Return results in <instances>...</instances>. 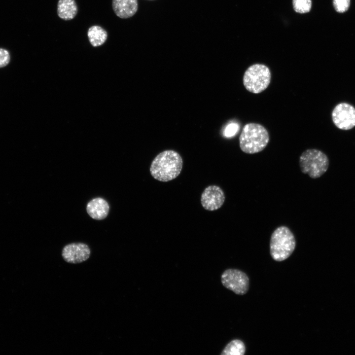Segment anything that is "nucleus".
I'll return each mask as SVG.
<instances>
[{
    "label": "nucleus",
    "instance_id": "f257e3e1",
    "mask_svg": "<svg viewBox=\"0 0 355 355\" xmlns=\"http://www.w3.org/2000/svg\"><path fill=\"white\" fill-rule=\"evenodd\" d=\"M182 166L183 161L180 155L174 150H167L155 157L151 164L150 172L154 179L167 182L178 176Z\"/></svg>",
    "mask_w": 355,
    "mask_h": 355
},
{
    "label": "nucleus",
    "instance_id": "f03ea898",
    "mask_svg": "<svg viewBox=\"0 0 355 355\" xmlns=\"http://www.w3.org/2000/svg\"><path fill=\"white\" fill-rule=\"evenodd\" d=\"M269 141V136L267 129L262 125L255 123L246 124L239 138L241 149L248 154L262 151Z\"/></svg>",
    "mask_w": 355,
    "mask_h": 355
},
{
    "label": "nucleus",
    "instance_id": "7ed1b4c3",
    "mask_svg": "<svg viewBox=\"0 0 355 355\" xmlns=\"http://www.w3.org/2000/svg\"><path fill=\"white\" fill-rule=\"evenodd\" d=\"M296 247L295 236L286 226L277 227L272 233L270 241V253L276 261H282L288 258Z\"/></svg>",
    "mask_w": 355,
    "mask_h": 355
},
{
    "label": "nucleus",
    "instance_id": "20e7f679",
    "mask_svg": "<svg viewBox=\"0 0 355 355\" xmlns=\"http://www.w3.org/2000/svg\"><path fill=\"white\" fill-rule=\"evenodd\" d=\"M329 159L322 151L317 149H308L304 151L299 158L301 172L312 178H317L327 170Z\"/></svg>",
    "mask_w": 355,
    "mask_h": 355
},
{
    "label": "nucleus",
    "instance_id": "39448f33",
    "mask_svg": "<svg viewBox=\"0 0 355 355\" xmlns=\"http://www.w3.org/2000/svg\"><path fill=\"white\" fill-rule=\"evenodd\" d=\"M271 74L269 68L263 64H255L249 67L243 76V84L250 92L258 94L269 86Z\"/></svg>",
    "mask_w": 355,
    "mask_h": 355
},
{
    "label": "nucleus",
    "instance_id": "423d86ee",
    "mask_svg": "<svg viewBox=\"0 0 355 355\" xmlns=\"http://www.w3.org/2000/svg\"><path fill=\"white\" fill-rule=\"evenodd\" d=\"M221 282L226 288L238 295H244L249 287V278L244 272L235 269H227L221 276Z\"/></svg>",
    "mask_w": 355,
    "mask_h": 355
},
{
    "label": "nucleus",
    "instance_id": "0eeeda50",
    "mask_svg": "<svg viewBox=\"0 0 355 355\" xmlns=\"http://www.w3.org/2000/svg\"><path fill=\"white\" fill-rule=\"evenodd\" d=\"M332 119L339 129L348 130L355 126V108L346 103L337 105L332 112Z\"/></svg>",
    "mask_w": 355,
    "mask_h": 355
},
{
    "label": "nucleus",
    "instance_id": "6e6552de",
    "mask_svg": "<svg viewBox=\"0 0 355 355\" xmlns=\"http://www.w3.org/2000/svg\"><path fill=\"white\" fill-rule=\"evenodd\" d=\"M89 247L82 243H74L66 245L62 251L64 260L71 264H77L87 260L90 257Z\"/></svg>",
    "mask_w": 355,
    "mask_h": 355
},
{
    "label": "nucleus",
    "instance_id": "1a4fd4ad",
    "mask_svg": "<svg viewBox=\"0 0 355 355\" xmlns=\"http://www.w3.org/2000/svg\"><path fill=\"white\" fill-rule=\"evenodd\" d=\"M225 194L218 186L213 185L207 187L201 196V203L204 209L209 211L220 208L224 203Z\"/></svg>",
    "mask_w": 355,
    "mask_h": 355
},
{
    "label": "nucleus",
    "instance_id": "9d476101",
    "mask_svg": "<svg viewBox=\"0 0 355 355\" xmlns=\"http://www.w3.org/2000/svg\"><path fill=\"white\" fill-rule=\"evenodd\" d=\"M109 206L107 202L101 197H97L90 201L86 206L89 215L96 220L105 219L108 215Z\"/></svg>",
    "mask_w": 355,
    "mask_h": 355
},
{
    "label": "nucleus",
    "instance_id": "9b49d317",
    "mask_svg": "<svg viewBox=\"0 0 355 355\" xmlns=\"http://www.w3.org/2000/svg\"><path fill=\"white\" fill-rule=\"evenodd\" d=\"M112 7L117 16L122 19L128 18L137 12L138 0H112Z\"/></svg>",
    "mask_w": 355,
    "mask_h": 355
},
{
    "label": "nucleus",
    "instance_id": "f8f14e48",
    "mask_svg": "<svg viewBox=\"0 0 355 355\" xmlns=\"http://www.w3.org/2000/svg\"><path fill=\"white\" fill-rule=\"evenodd\" d=\"M57 11L61 19L70 20L76 15L78 8L75 0H59Z\"/></svg>",
    "mask_w": 355,
    "mask_h": 355
},
{
    "label": "nucleus",
    "instance_id": "ddd939ff",
    "mask_svg": "<svg viewBox=\"0 0 355 355\" xmlns=\"http://www.w3.org/2000/svg\"><path fill=\"white\" fill-rule=\"evenodd\" d=\"M87 36L91 44L94 47H97L103 45L106 41L107 33L102 27L95 25L89 28Z\"/></svg>",
    "mask_w": 355,
    "mask_h": 355
},
{
    "label": "nucleus",
    "instance_id": "4468645a",
    "mask_svg": "<svg viewBox=\"0 0 355 355\" xmlns=\"http://www.w3.org/2000/svg\"><path fill=\"white\" fill-rule=\"evenodd\" d=\"M246 347L244 342L239 339H234L228 343L222 350L221 355H244Z\"/></svg>",
    "mask_w": 355,
    "mask_h": 355
},
{
    "label": "nucleus",
    "instance_id": "2eb2a0df",
    "mask_svg": "<svg viewBox=\"0 0 355 355\" xmlns=\"http://www.w3.org/2000/svg\"><path fill=\"white\" fill-rule=\"evenodd\" d=\"M293 9L295 12L305 13L309 12L312 7L311 0H292Z\"/></svg>",
    "mask_w": 355,
    "mask_h": 355
},
{
    "label": "nucleus",
    "instance_id": "dca6fc26",
    "mask_svg": "<svg viewBox=\"0 0 355 355\" xmlns=\"http://www.w3.org/2000/svg\"><path fill=\"white\" fill-rule=\"evenodd\" d=\"M335 10L339 13L347 11L350 5V0H333Z\"/></svg>",
    "mask_w": 355,
    "mask_h": 355
},
{
    "label": "nucleus",
    "instance_id": "f3484780",
    "mask_svg": "<svg viewBox=\"0 0 355 355\" xmlns=\"http://www.w3.org/2000/svg\"><path fill=\"white\" fill-rule=\"evenodd\" d=\"M239 130V125L237 123L231 122L225 127L223 134L227 138H230L235 136Z\"/></svg>",
    "mask_w": 355,
    "mask_h": 355
},
{
    "label": "nucleus",
    "instance_id": "a211bd4d",
    "mask_svg": "<svg viewBox=\"0 0 355 355\" xmlns=\"http://www.w3.org/2000/svg\"><path fill=\"white\" fill-rule=\"evenodd\" d=\"M10 60L9 52L5 49L0 48V68L6 66Z\"/></svg>",
    "mask_w": 355,
    "mask_h": 355
},
{
    "label": "nucleus",
    "instance_id": "6ab92c4d",
    "mask_svg": "<svg viewBox=\"0 0 355 355\" xmlns=\"http://www.w3.org/2000/svg\"></svg>",
    "mask_w": 355,
    "mask_h": 355
}]
</instances>
